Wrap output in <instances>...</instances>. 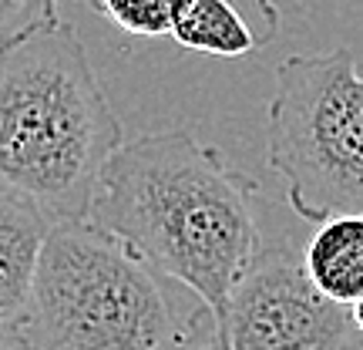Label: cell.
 Instances as JSON below:
<instances>
[{
  "label": "cell",
  "mask_w": 363,
  "mask_h": 350,
  "mask_svg": "<svg viewBox=\"0 0 363 350\" xmlns=\"http://www.w3.org/2000/svg\"><path fill=\"white\" fill-rule=\"evenodd\" d=\"M125 128L61 11L0 44V185L51 226L84 222Z\"/></svg>",
  "instance_id": "2"
},
{
  "label": "cell",
  "mask_w": 363,
  "mask_h": 350,
  "mask_svg": "<svg viewBox=\"0 0 363 350\" xmlns=\"http://www.w3.org/2000/svg\"><path fill=\"white\" fill-rule=\"evenodd\" d=\"M219 330L229 350H343L357 334L350 307L323 297L303 253L286 243L252 256L225 300Z\"/></svg>",
  "instance_id": "5"
},
{
  "label": "cell",
  "mask_w": 363,
  "mask_h": 350,
  "mask_svg": "<svg viewBox=\"0 0 363 350\" xmlns=\"http://www.w3.org/2000/svg\"><path fill=\"white\" fill-rule=\"evenodd\" d=\"M57 11V0H0V44Z\"/></svg>",
  "instance_id": "10"
},
{
  "label": "cell",
  "mask_w": 363,
  "mask_h": 350,
  "mask_svg": "<svg viewBox=\"0 0 363 350\" xmlns=\"http://www.w3.org/2000/svg\"><path fill=\"white\" fill-rule=\"evenodd\" d=\"M51 222L21 195L0 185V334H11L34 286L40 246Z\"/></svg>",
  "instance_id": "7"
},
{
  "label": "cell",
  "mask_w": 363,
  "mask_h": 350,
  "mask_svg": "<svg viewBox=\"0 0 363 350\" xmlns=\"http://www.w3.org/2000/svg\"><path fill=\"white\" fill-rule=\"evenodd\" d=\"M0 350H24V344L13 337V334H0Z\"/></svg>",
  "instance_id": "13"
},
{
  "label": "cell",
  "mask_w": 363,
  "mask_h": 350,
  "mask_svg": "<svg viewBox=\"0 0 363 350\" xmlns=\"http://www.w3.org/2000/svg\"><path fill=\"white\" fill-rule=\"evenodd\" d=\"M84 4H88V7H94V11H98V0H84Z\"/></svg>",
  "instance_id": "15"
},
{
  "label": "cell",
  "mask_w": 363,
  "mask_h": 350,
  "mask_svg": "<svg viewBox=\"0 0 363 350\" xmlns=\"http://www.w3.org/2000/svg\"><path fill=\"white\" fill-rule=\"evenodd\" d=\"M303 266L323 297L350 307L363 297V212H340L316 222Z\"/></svg>",
  "instance_id": "8"
},
{
  "label": "cell",
  "mask_w": 363,
  "mask_h": 350,
  "mask_svg": "<svg viewBox=\"0 0 363 350\" xmlns=\"http://www.w3.org/2000/svg\"><path fill=\"white\" fill-rule=\"evenodd\" d=\"M350 320H353V327H357V334H363V297L350 303Z\"/></svg>",
  "instance_id": "12"
},
{
  "label": "cell",
  "mask_w": 363,
  "mask_h": 350,
  "mask_svg": "<svg viewBox=\"0 0 363 350\" xmlns=\"http://www.w3.org/2000/svg\"><path fill=\"white\" fill-rule=\"evenodd\" d=\"M256 202L259 182L192 128H169L138 135L108 158L88 222L219 320L235 280L262 249Z\"/></svg>",
  "instance_id": "1"
},
{
  "label": "cell",
  "mask_w": 363,
  "mask_h": 350,
  "mask_svg": "<svg viewBox=\"0 0 363 350\" xmlns=\"http://www.w3.org/2000/svg\"><path fill=\"white\" fill-rule=\"evenodd\" d=\"M172 286L88 219L61 222L40 246L11 334L24 350H179L219 330L206 303L182 307Z\"/></svg>",
  "instance_id": "3"
},
{
  "label": "cell",
  "mask_w": 363,
  "mask_h": 350,
  "mask_svg": "<svg viewBox=\"0 0 363 350\" xmlns=\"http://www.w3.org/2000/svg\"><path fill=\"white\" fill-rule=\"evenodd\" d=\"M266 162L299 219L363 212V78L350 48L289 54L276 67Z\"/></svg>",
  "instance_id": "4"
},
{
  "label": "cell",
  "mask_w": 363,
  "mask_h": 350,
  "mask_svg": "<svg viewBox=\"0 0 363 350\" xmlns=\"http://www.w3.org/2000/svg\"><path fill=\"white\" fill-rule=\"evenodd\" d=\"M179 350H229L225 347V340H222V330H212V334H206L202 340H192V344H185V347Z\"/></svg>",
  "instance_id": "11"
},
{
  "label": "cell",
  "mask_w": 363,
  "mask_h": 350,
  "mask_svg": "<svg viewBox=\"0 0 363 350\" xmlns=\"http://www.w3.org/2000/svg\"><path fill=\"white\" fill-rule=\"evenodd\" d=\"M192 0H98V13L135 38H165Z\"/></svg>",
  "instance_id": "9"
},
{
  "label": "cell",
  "mask_w": 363,
  "mask_h": 350,
  "mask_svg": "<svg viewBox=\"0 0 363 350\" xmlns=\"http://www.w3.org/2000/svg\"><path fill=\"white\" fill-rule=\"evenodd\" d=\"M343 350H363V334H353L350 340H347V347Z\"/></svg>",
  "instance_id": "14"
},
{
  "label": "cell",
  "mask_w": 363,
  "mask_h": 350,
  "mask_svg": "<svg viewBox=\"0 0 363 350\" xmlns=\"http://www.w3.org/2000/svg\"><path fill=\"white\" fill-rule=\"evenodd\" d=\"M276 0H192L169 38L208 58H246L279 34Z\"/></svg>",
  "instance_id": "6"
}]
</instances>
